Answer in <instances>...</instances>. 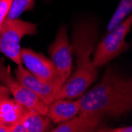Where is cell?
I'll return each instance as SVG.
<instances>
[{
	"label": "cell",
	"instance_id": "6da1fadb",
	"mask_svg": "<svg viewBox=\"0 0 132 132\" xmlns=\"http://www.w3.org/2000/svg\"><path fill=\"white\" fill-rule=\"evenodd\" d=\"M79 100V113L121 117L132 109V81L114 68H108L101 81L84 93Z\"/></svg>",
	"mask_w": 132,
	"mask_h": 132
},
{
	"label": "cell",
	"instance_id": "7a4b0ae2",
	"mask_svg": "<svg viewBox=\"0 0 132 132\" xmlns=\"http://www.w3.org/2000/svg\"><path fill=\"white\" fill-rule=\"evenodd\" d=\"M97 37L98 29L94 23L81 21L76 24L71 39L76 67L56 94L55 99L78 98L97 79L98 71L93 63L91 55Z\"/></svg>",
	"mask_w": 132,
	"mask_h": 132
},
{
	"label": "cell",
	"instance_id": "3957f363",
	"mask_svg": "<svg viewBox=\"0 0 132 132\" xmlns=\"http://www.w3.org/2000/svg\"><path fill=\"white\" fill-rule=\"evenodd\" d=\"M37 33V26L33 23L15 19H6L0 26V52L18 66L22 65L21 41L25 36Z\"/></svg>",
	"mask_w": 132,
	"mask_h": 132
},
{
	"label": "cell",
	"instance_id": "277c9868",
	"mask_svg": "<svg viewBox=\"0 0 132 132\" xmlns=\"http://www.w3.org/2000/svg\"><path fill=\"white\" fill-rule=\"evenodd\" d=\"M132 25V16L126 18L113 30L109 32L104 40L97 46L93 53V63L98 68L128 49L125 37Z\"/></svg>",
	"mask_w": 132,
	"mask_h": 132
},
{
	"label": "cell",
	"instance_id": "5b68a950",
	"mask_svg": "<svg viewBox=\"0 0 132 132\" xmlns=\"http://www.w3.org/2000/svg\"><path fill=\"white\" fill-rule=\"evenodd\" d=\"M0 82L8 89L14 98L29 111L46 116L47 105L33 92L21 85L17 78L13 77L10 66L5 65L3 58H0Z\"/></svg>",
	"mask_w": 132,
	"mask_h": 132
},
{
	"label": "cell",
	"instance_id": "8992f818",
	"mask_svg": "<svg viewBox=\"0 0 132 132\" xmlns=\"http://www.w3.org/2000/svg\"><path fill=\"white\" fill-rule=\"evenodd\" d=\"M48 52L52 62L59 74V86L60 90L71 75L72 70L73 52L65 26L59 28L55 41L48 47Z\"/></svg>",
	"mask_w": 132,
	"mask_h": 132
},
{
	"label": "cell",
	"instance_id": "52a82bcc",
	"mask_svg": "<svg viewBox=\"0 0 132 132\" xmlns=\"http://www.w3.org/2000/svg\"><path fill=\"white\" fill-rule=\"evenodd\" d=\"M21 58L22 63L25 64L29 71L43 82L52 86L56 93H59V74L52 60H49L43 54L29 48L21 49Z\"/></svg>",
	"mask_w": 132,
	"mask_h": 132
},
{
	"label": "cell",
	"instance_id": "ba28073f",
	"mask_svg": "<svg viewBox=\"0 0 132 132\" xmlns=\"http://www.w3.org/2000/svg\"><path fill=\"white\" fill-rule=\"evenodd\" d=\"M14 73L16 78L21 85L33 92L47 105L55 100L57 93L55 89L52 86L38 79L22 65L18 67Z\"/></svg>",
	"mask_w": 132,
	"mask_h": 132
},
{
	"label": "cell",
	"instance_id": "9c48e42d",
	"mask_svg": "<svg viewBox=\"0 0 132 132\" xmlns=\"http://www.w3.org/2000/svg\"><path fill=\"white\" fill-rule=\"evenodd\" d=\"M10 91L3 85L0 86V123L10 127L23 117L29 110L10 97Z\"/></svg>",
	"mask_w": 132,
	"mask_h": 132
},
{
	"label": "cell",
	"instance_id": "30bf717a",
	"mask_svg": "<svg viewBox=\"0 0 132 132\" xmlns=\"http://www.w3.org/2000/svg\"><path fill=\"white\" fill-rule=\"evenodd\" d=\"M70 120L59 123L52 132H90L97 130L103 118L93 114L78 113Z\"/></svg>",
	"mask_w": 132,
	"mask_h": 132
},
{
	"label": "cell",
	"instance_id": "8fae6325",
	"mask_svg": "<svg viewBox=\"0 0 132 132\" xmlns=\"http://www.w3.org/2000/svg\"><path fill=\"white\" fill-rule=\"evenodd\" d=\"M80 111V100L55 99L47 104L46 116L55 123H61L76 116Z\"/></svg>",
	"mask_w": 132,
	"mask_h": 132
},
{
	"label": "cell",
	"instance_id": "7c38bea8",
	"mask_svg": "<svg viewBox=\"0 0 132 132\" xmlns=\"http://www.w3.org/2000/svg\"><path fill=\"white\" fill-rule=\"evenodd\" d=\"M21 121L27 132H44L52 130L49 118L35 112L28 111L21 119Z\"/></svg>",
	"mask_w": 132,
	"mask_h": 132
},
{
	"label": "cell",
	"instance_id": "4fadbf2b",
	"mask_svg": "<svg viewBox=\"0 0 132 132\" xmlns=\"http://www.w3.org/2000/svg\"><path fill=\"white\" fill-rule=\"evenodd\" d=\"M131 10L132 0H121L108 25L107 32H109L116 28L130 13Z\"/></svg>",
	"mask_w": 132,
	"mask_h": 132
},
{
	"label": "cell",
	"instance_id": "5bb4252c",
	"mask_svg": "<svg viewBox=\"0 0 132 132\" xmlns=\"http://www.w3.org/2000/svg\"><path fill=\"white\" fill-rule=\"evenodd\" d=\"M35 0H13L7 19L18 18L24 12L34 8Z\"/></svg>",
	"mask_w": 132,
	"mask_h": 132
},
{
	"label": "cell",
	"instance_id": "9a60e30c",
	"mask_svg": "<svg viewBox=\"0 0 132 132\" xmlns=\"http://www.w3.org/2000/svg\"><path fill=\"white\" fill-rule=\"evenodd\" d=\"M13 0H0V26L6 19Z\"/></svg>",
	"mask_w": 132,
	"mask_h": 132
},
{
	"label": "cell",
	"instance_id": "2e32d148",
	"mask_svg": "<svg viewBox=\"0 0 132 132\" xmlns=\"http://www.w3.org/2000/svg\"><path fill=\"white\" fill-rule=\"evenodd\" d=\"M97 131H107V132H132V127H116L109 129H101L97 130Z\"/></svg>",
	"mask_w": 132,
	"mask_h": 132
},
{
	"label": "cell",
	"instance_id": "e0dca14e",
	"mask_svg": "<svg viewBox=\"0 0 132 132\" xmlns=\"http://www.w3.org/2000/svg\"><path fill=\"white\" fill-rule=\"evenodd\" d=\"M0 132H10V127L8 126L0 123Z\"/></svg>",
	"mask_w": 132,
	"mask_h": 132
}]
</instances>
